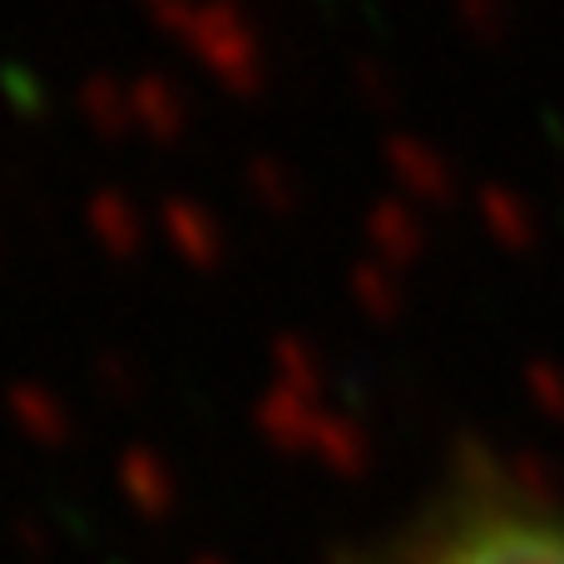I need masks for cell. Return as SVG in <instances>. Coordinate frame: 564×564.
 <instances>
[{
    "label": "cell",
    "instance_id": "1",
    "mask_svg": "<svg viewBox=\"0 0 564 564\" xmlns=\"http://www.w3.org/2000/svg\"><path fill=\"white\" fill-rule=\"evenodd\" d=\"M178 45L194 55V65L228 89L234 99H253L268 89V50L258 25L248 20L243 6L234 0H198L194 20H188Z\"/></svg>",
    "mask_w": 564,
    "mask_h": 564
},
{
    "label": "cell",
    "instance_id": "2",
    "mask_svg": "<svg viewBox=\"0 0 564 564\" xmlns=\"http://www.w3.org/2000/svg\"><path fill=\"white\" fill-rule=\"evenodd\" d=\"M416 564H564V520L500 510L431 545Z\"/></svg>",
    "mask_w": 564,
    "mask_h": 564
},
{
    "label": "cell",
    "instance_id": "3",
    "mask_svg": "<svg viewBox=\"0 0 564 564\" xmlns=\"http://www.w3.org/2000/svg\"><path fill=\"white\" fill-rule=\"evenodd\" d=\"M381 164L401 184V194H411L416 204H451V194H456V164L421 134H406V129L387 134Z\"/></svg>",
    "mask_w": 564,
    "mask_h": 564
},
{
    "label": "cell",
    "instance_id": "4",
    "mask_svg": "<svg viewBox=\"0 0 564 564\" xmlns=\"http://www.w3.org/2000/svg\"><path fill=\"white\" fill-rule=\"evenodd\" d=\"M129 109H134V134L159 149L178 144V139L188 134V124H194V99L169 75L129 79Z\"/></svg>",
    "mask_w": 564,
    "mask_h": 564
},
{
    "label": "cell",
    "instance_id": "5",
    "mask_svg": "<svg viewBox=\"0 0 564 564\" xmlns=\"http://www.w3.org/2000/svg\"><path fill=\"white\" fill-rule=\"evenodd\" d=\"M79 119L89 124V134L119 139L134 134V109H129V79H115V75H89L79 85Z\"/></svg>",
    "mask_w": 564,
    "mask_h": 564
},
{
    "label": "cell",
    "instance_id": "6",
    "mask_svg": "<svg viewBox=\"0 0 564 564\" xmlns=\"http://www.w3.org/2000/svg\"><path fill=\"white\" fill-rule=\"evenodd\" d=\"M480 218L490 224V234H500L506 243H530V234H535V214H530V204L516 194V188H480Z\"/></svg>",
    "mask_w": 564,
    "mask_h": 564
},
{
    "label": "cell",
    "instance_id": "7",
    "mask_svg": "<svg viewBox=\"0 0 564 564\" xmlns=\"http://www.w3.org/2000/svg\"><path fill=\"white\" fill-rule=\"evenodd\" d=\"M164 228H169V238H174L178 248H188L194 258H204V253H214V248H218L214 214H208V208H198V204H184V198L164 204Z\"/></svg>",
    "mask_w": 564,
    "mask_h": 564
},
{
    "label": "cell",
    "instance_id": "8",
    "mask_svg": "<svg viewBox=\"0 0 564 564\" xmlns=\"http://www.w3.org/2000/svg\"><path fill=\"white\" fill-rule=\"evenodd\" d=\"M89 224H95V234L109 248H134L139 234H144V218H139V208L124 194H99L89 204Z\"/></svg>",
    "mask_w": 564,
    "mask_h": 564
},
{
    "label": "cell",
    "instance_id": "9",
    "mask_svg": "<svg viewBox=\"0 0 564 564\" xmlns=\"http://www.w3.org/2000/svg\"><path fill=\"white\" fill-rule=\"evenodd\" d=\"M248 188L273 208L297 204V174H292L282 159H253V164H248Z\"/></svg>",
    "mask_w": 564,
    "mask_h": 564
},
{
    "label": "cell",
    "instance_id": "10",
    "mask_svg": "<svg viewBox=\"0 0 564 564\" xmlns=\"http://www.w3.org/2000/svg\"><path fill=\"white\" fill-rule=\"evenodd\" d=\"M371 234L387 248H416L421 243V224L406 204H377L371 208Z\"/></svg>",
    "mask_w": 564,
    "mask_h": 564
},
{
    "label": "cell",
    "instance_id": "11",
    "mask_svg": "<svg viewBox=\"0 0 564 564\" xmlns=\"http://www.w3.org/2000/svg\"><path fill=\"white\" fill-rule=\"evenodd\" d=\"M139 10L149 15V25H154V30L184 40V30H188V20H194L198 0H139Z\"/></svg>",
    "mask_w": 564,
    "mask_h": 564
},
{
    "label": "cell",
    "instance_id": "12",
    "mask_svg": "<svg viewBox=\"0 0 564 564\" xmlns=\"http://www.w3.org/2000/svg\"><path fill=\"white\" fill-rule=\"evenodd\" d=\"M456 10L476 35H496L506 25V0H456Z\"/></svg>",
    "mask_w": 564,
    "mask_h": 564
}]
</instances>
